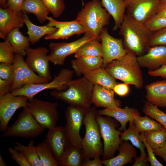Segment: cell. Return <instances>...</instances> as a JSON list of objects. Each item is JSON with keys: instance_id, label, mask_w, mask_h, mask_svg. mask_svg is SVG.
<instances>
[{"instance_id": "obj_1", "label": "cell", "mask_w": 166, "mask_h": 166, "mask_svg": "<svg viewBox=\"0 0 166 166\" xmlns=\"http://www.w3.org/2000/svg\"><path fill=\"white\" fill-rule=\"evenodd\" d=\"M119 29V34L122 37L123 45L127 52L138 57L147 51L150 48L152 32L144 24L126 14Z\"/></svg>"}, {"instance_id": "obj_2", "label": "cell", "mask_w": 166, "mask_h": 166, "mask_svg": "<svg viewBox=\"0 0 166 166\" xmlns=\"http://www.w3.org/2000/svg\"><path fill=\"white\" fill-rule=\"evenodd\" d=\"M140 67L137 56L127 52L122 57L112 61L105 69L115 79L140 89L143 85Z\"/></svg>"}, {"instance_id": "obj_3", "label": "cell", "mask_w": 166, "mask_h": 166, "mask_svg": "<svg viewBox=\"0 0 166 166\" xmlns=\"http://www.w3.org/2000/svg\"><path fill=\"white\" fill-rule=\"evenodd\" d=\"M65 90H54L51 93L55 98L61 100L69 105L88 109L92 104L94 85L85 77L70 80Z\"/></svg>"}, {"instance_id": "obj_4", "label": "cell", "mask_w": 166, "mask_h": 166, "mask_svg": "<svg viewBox=\"0 0 166 166\" xmlns=\"http://www.w3.org/2000/svg\"><path fill=\"white\" fill-rule=\"evenodd\" d=\"M79 11L75 19L87 32L100 41V34L108 25L111 15L103 8L99 0H92L86 3Z\"/></svg>"}, {"instance_id": "obj_5", "label": "cell", "mask_w": 166, "mask_h": 166, "mask_svg": "<svg viewBox=\"0 0 166 166\" xmlns=\"http://www.w3.org/2000/svg\"><path fill=\"white\" fill-rule=\"evenodd\" d=\"M97 110L92 107L86 112L83 124L85 129L82 138V147L85 159H93L97 155L103 156L104 148L99 125L96 120Z\"/></svg>"}, {"instance_id": "obj_6", "label": "cell", "mask_w": 166, "mask_h": 166, "mask_svg": "<svg viewBox=\"0 0 166 166\" xmlns=\"http://www.w3.org/2000/svg\"><path fill=\"white\" fill-rule=\"evenodd\" d=\"M45 129L38 122L26 107L14 123L8 127L1 137L32 139L41 135Z\"/></svg>"}, {"instance_id": "obj_7", "label": "cell", "mask_w": 166, "mask_h": 166, "mask_svg": "<svg viewBox=\"0 0 166 166\" xmlns=\"http://www.w3.org/2000/svg\"><path fill=\"white\" fill-rule=\"evenodd\" d=\"M96 120L99 125L104 143L102 160L113 157L121 142V132L117 129L119 124L114 118L97 114Z\"/></svg>"}, {"instance_id": "obj_8", "label": "cell", "mask_w": 166, "mask_h": 166, "mask_svg": "<svg viewBox=\"0 0 166 166\" xmlns=\"http://www.w3.org/2000/svg\"><path fill=\"white\" fill-rule=\"evenodd\" d=\"M74 72L67 68L61 70L54 76L50 82L39 84H30L10 92L15 96H22L27 97L29 100L40 92L46 89H51L59 91L65 90L68 88L67 84L72 79Z\"/></svg>"}, {"instance_id": "obj_9", "label": "cell", "mask_w": 166, "mask_h": 166, "mask_svg": "<svg viewBox=\"0 0 166 166\" xmlns=\"http://www.w3.org/2000/svg\"><path fill=\"white\" fill-rule=\"evenodd\" d=\"M57 102L43 101L33 98L26 106L38 122L48 130L57 126L59 118Z\"/></svg>"}, {"instance_id": "obj_10", "label": "cell", "mask_w": 166, "mask_h": 166, "mask_svg": "<svg viewBox=\"0 0 166 166\" xmlns=\"http://www.w3.org/2000/svg\"><path fill=\"white\" fill-rule=\"evenodd\" d=\"M94 39H97L86 32L82 37L71 42L50 43L49 45L50 50L48 55L49 61L54 65H63L68 56L75 54L83 45Z\"/></svg>"}, {"instance_id": "obj_11", "label": "cell", "mask_w": 166, "mask_h": 166, "mask_svg": "<svg viewBox=\"0 0 166 166\" xmlns=\"http://www.w3.org/2000/svg\"><path fill=\"white\" fill-rule=\"evenodd\" d=\"M13 65V83L10 92L26 85L44 83L50 81L34 72L26 64L22 55L16 54Z\"/></svg>"}, {"instance_id": "obj_12", "label": "cell", "mask_w": 166, "mask_h": 166, "mask_svg": "<svg viewBox=\"0 0 166 166\" xmlns=\"http://www.w3.org/2000/svg\"><path fill=\"white\" fill-rule=\"evenodd\" d=\"M88 110L69 105L65 112L66 122L64 128L66 136L71 144L82 148V138L80 132Z\"/></svg>"}, {"instance_id": "obj_13", "label": "cell", "mask_w": 166, "mask_h": 166, "mask_svg": "<svg viewBox=\"0 0 166 166\" xmlns=\"http://www.w3.org/2000/svg\"><path fill=\"white\" fill-rule=\"evenodd\" d=\"M29 99L22 96H15L9 92L0 97V131L4 132L10 119L16 111L26 107Z\"/></svg>"}, {"instance_id": "obj_14", "label": "cell", "mask_w": 166, "mask_h": 166, "mask_svg": "<svg viewBox=\"0 0 166 166\" xmlns=\"http://www.w3.org/2000/svg\"><path fill=\"white\" fill-rule=\"evenodd\" d=\"M99 38L101 41L103 52V62L101 67L105 69L113 61L124 56L127 52L125 48L123 39L115 38L108 33L104 27L101 32Z\"/></svg>"}, {"instance_id": "obj_15", "label": "cell", "mask_w": 166, "mask_h": 166, "mask_svg": "<svg viewBox=\"0 0 166 166\" xmlns=\"http://www.w3.org/2000/svg\"><path fill=\"white\" fill-rule=\"evenodd\" d=\"M127 15L144 24L156 13L160 0H125Z\"/></svg>"}, {"instance_id": "obj_16", "label": "cell", "mask_w": 166, "mask_h": 166, "mask_svg": "<svg viewBox=\"0 0 166 166\" xmlns=\"http://www.w3.org/2000/svg\"><path fill=\"white\" fill-rule=\"evenodd\" d=\"M49 50L44 47L32 48L29 47L26 51L25 62L28 66L40 77L50 81L52 77L49 66Z\"/></svg>"}, {"instance_id": "obj_17", "label": "cell", "mask_w": 166, "mask_h": 166, "mask_svg": "<svg viewBox=\"0 0 166 166\" xmlns=\"http://www.w3.org/2000/svg\"><path fill=\"white\" fill-rule=\"evenodd\" d=\"M45 140L61 165L71 144L64 127L56 126L49 129Z\"/></svg>"}, {"instance_id": "obj_18", "label": "cell", "mask_w": 166, "mask_h": 166, "mask_svg": "<svg viewBox=\"0 0 166 166\" xmlns=\"http://www.w3.org/2000/svg\"><path fill=\"white\" fill-rule=\"evenodd\" d=\"M24 22L23 13L9 8H0V37L5 40L7 34L13 30L22 27Z\"/></svg>"}, {"instance_id": "obj_19", "label": "cell", "mask_w": 166, "mask_h": 166, "mask_svg": "<svg viewBox=\"0 0 166 166\" xmlns=\"http://www.w3.org/2000/svg\"><path fill=\"white\" fill-rule=\"evenodd\" d=\"M137 59L141 67L149 70L156 69L166 65V46L150 47L145 54L137 57Z\"/></svg>"}, {"instance_id": "obj_20", "label": "cell", "mask_w": 166, "mask_h": 166, "mask_svg": "<svg viewBox=\"0 0 166 166\" xmlns=\"http://www.w3.org/2000/svg\"><path fill=\"white\" fill-rule=\"evenodd\" d=\"M97 114L109 116L116 120L121 124L119 130L121 132L126 129V125L128 122L133 120L136 117L140 116V114L137 109L126 106L124 108L117 107L105 108L97 111Z\"/></svg>"}, {"instance_id": "obj_21", "label": "cell", "mask_w": 166, "mask_h": 166, "mask_svg": "<svg viewBox=\"0 0 166 166\" xmlns=\"http://www.w3.org/2000/svg\"><path fill=\"white\" fill-rule=\"evenodd\" d=\"M114 91L113 89L99 85H94L92 101L96 107L104 108L120 107V101L114 97Z\"/></svg>"}, {"instance_id": "obj_22", "label": "cell", "mask_w": 166, "mask_h": 166, "mask_svg": "<svg viewBox=\"0 0 166 166\" xmlns=\"http://www.w3.org/2000/svg\"><path fill=\"white\" fill-rule=\"evenodd\" d=\"M117 150L119 153L117 156L101 160L103 165L105 166H123L128 163H132L133 158L136 157V149L128 141L121 142Z\"/></svg>"}, {"instance_id": "obj_23", "label": "cell", "mask_w": 166, "mask_h": 166, "mask_svg": "<svg viewBox=\"0 0 166 166\" xmlns=\"http://www.w3.org/2000/svg\"><path fill=\"white\" fill-rule=\"evenodd\" d=\"M145 89L147 101L158 107L166 108V79L149 84Z\"/></svg>"}, {"instance_id": "obj_24", "label": "cell", "mask_w": 166, "mask_h": 166, "mask_svg": "<svg viewBox=\"0 0 166 166\" xmlns=\"http://www.w3.org/2000/svg\"><path fill=\"white\" fill-rule=\"evenodd\" d=\"M102 6L112 17L114 24L113 31L119 29L126 15L125 0H101Z\"/></svg>"}, {"instance_id": "obj_25", "label": "cell", "mask_w": 166, "mask_h": 166, "mask_svg": "<svg viewBox=\"0 0 166 166\" xmlns=\"http://www.w3.org/2000/svg\"><path fill=\"white\" fill-rule=\"evenodd\" d=\"M83 76L94 85H99L113 89L118 83L105 69L100 67L83 73Z\"/></svg>"}, {"instance_id": "obj_26", "label": "cell", "mask_w": 166, "mask_h": 166, "mask_svg": "<svg viewBox=\"0 0 166 166\" xmlns=\"http://www.w3.org/2000/svg\"><path fill=\"white\" fill-rule=\"evenodd\" d=\"M103 62L101 57L82 56L72 60L71 65L76 75L80 77L84 72L101 67Z\"/></svg>"}, {"instance_id": "obj_27", "label": "cell", "mask_w": 166, "mask_h": 166, "mask_svg": "<svg viewBox=\"0 0 166 166\" xmlns=\"http://www.w3.org/2000/svg\"><path fill=\"white\" fill-rule=\"evenodd\" d=\"M23 17L24 24L27 29L29 39L32 44H35L44 36L53 33L58 29L47 24L42 26L35 25L30 21L27 14L23 13Z\"/></svg>"}, {"instance_id": "obj_28", "label": "cell", "mask_w": 166, "mask_h": 166, "mask_svg": "<svg viewBox=\"0 0 166 166\" xmlns=\"http://www.w3.org/2000/svg\"><path fill=\"white\" fill-rule=\"evenodd\" d=\"M21 10L23 13L34 14L41 23L47 20L50 13L42 0H24Z\"/></svg>"}, {"instance_id": "obj_29", "label": "cell", "mask_w": 166, "mask_h": 166, "mask_svg": "<svg viewBox=\"0 0 166 166\" xmlns=\"http://www.w3.org/2000/svg\"><path fill=\"white\" fill-rule=\"evenodd\" d=\"M8 40L13 47L15 54L26 55V49L30 47V42L28 37L23 35L19 28L15 29L7 35Z\"/></svg>"}, {"instance_id": "obj_30", "label": "cell", "mask_w": 166, "mask_h": 166, "mask_svg": "<svg viewBox=\"0 0 166 166\" xmlns=\"http://www.w3.org/2000/svg\"><path fill=\"white\" fill-rule=\"evenodd\" d=\"M129 122L128 128L121 132L120 139L121 142L129 140L133 146L140 150L141 154H146L144 149L145 146L141 140L140 133L136 128L133 120Z\"/></svg>"}, {"instance_id": "obj_31", "label": "cell", "mask_w": 166, "mask_h": 166, "mask_svg": "<svg viewBox=\"0 0 166 166\" xmlns=\"http://www.w3.org/2000/svg\"><path fill=\"white\" fill-rule=\"evenodd\" d=\"M36 147L42 166L60 165L45 140L39 143Z\"/></svg>"}, {"instance_id": "obj_32", "label": "cell", "mask_w": 166, "mask_h": 166, "mask_svg": "<svg viewBox=\"0 0 166 166\" xmlns=\"http://www.w3.org/2000/svg\"><path fill=\"white\" fill-rule=\"evenodd\" d=\"M85 160L82 148L71 144L61 166H82Z\"/></svg>"}, {"instance_id": "obj_33", "label": "cell", "mask_w": 166, "mask_h": 166, "mask_svg": "<svg viewBox=\"0 0 166 166\" xmlns=\"http://www.w3.org/2000/svg\"><path fill=\"white\" fill-rule=\"evenodd\" d=\"M14 144V148L23 154L30 166H42L33 140L30 141L27 146L18 142Z\"/></svg>"}, {"instance_id": "obj_34", "label": "cell", "mask_w": 166, "mask_h": 166, "mask_svg": "<svg viewBox=\"0 0 166 166\" xmlns=\"http://www.w3.org/2000/svg\"><path fill=\"white\" fill-rule=\"evenodd\" d=\"M94 39L83 45L75 54L74 57L95 56L103 57V52L101 43Z\"/></svg>"}, {"instance_id": "obj_35", "label": "cell", "mask_w": 166, "mask_h": 166, "mask_svg": "<svg viewBox=\"0 0 166 166\" xmlns=\"http://www.w3.org/2000/svg\"><path fill=\"white\" fill-rule=\"evenodd\" d=\"M133 121L136 128L140 133L157 131L164 128L160 123L152 119L146 115L144 117L137 116Z\"/></svg>"}, {"instance_id": "obj_36", "label": "cell", "mask_w": 166, "mask_h": 166, "mask_svg": "<svg viewBox=\"0 0 166 166\" xmlns=\"http://www.w3.org/2000/svg\"><path fill=\"white\" fill-rule=\"evenodd\" d=\"M144 136L153 150L162 148L166 143V129L145 132Z\"/></svg>"}, {"instance_id": "obj_37", "label": "cell", "mask_w": 166, "mask_h": 166, "mask_svg": "<svg viewBox=\"0 0 166 166\" xmlns=\"http://www.w3.org/2000/svg\"><path fill=\"white\" fill-rule=\"evenodd\" d=\"M143 111L146 115L155 119L166 129V113L160 110L158 107L147 101L143 107Z\"/></svg>"}, {"instance_id": "obj_38", "label": "cell", "mask_w": 166, "mask_h": 166, "mask_svg": "<svg viewBox=\"0 0 166 166\" xmlns=\"http://www.w3.org/2000/svg\"><path fill=\"white\" fill-rule=\"evenodd\" d=\"M47 20L49 21L47 24L50 26L57 28L65 27L69 29L77 35L86 32L84 28L76 20L70 21H58L49 17Z\"/></svg>"}, {"instance_id": "obj_39", "label": "cell", "mask_w": 166, "mask_h": 166, "mask_svg": "<svg viewBox=\"0 0 166 166\" xmlns=\"http://www.w3.org/2000/svg\"><path fill=\"white\" fill-rule=\"evenodd\" d=\"M16 54L14 49L7 39L0 42V62L13 65Z\"/></svg>"}, {"instance_id": "obj_40", "label": "cell", "mask_w": 166, "mask_h": 166, "mask_svg": "<svg viewBox=\"0 0 166 166\" xmlns=\"http://www.w3.org/2000/svg\"><path fill=\"white\" fill-rule=\"evenodd\" d=\"M55 18L60 17L65 8L64 0H42Z\"/></svg>"}, {"instance_id": "obj_41", "label": "cell", "mask_w": 166, "mask_h": 166, "mask_svg": "<svg viewBox=\"0 0 166 166\" xmlns=\"http://www.w3.org/2000/svg\"><path fill=\"white\" fill-rule=\"evenodd\" d=\"M144 24L151 32H153L166 27V18L156 14Z\"/></svg>"}, {"instance_id": "obj_42", "label": "cell", "mask_w": 166, "mask_h": 166, "mask_svg": "<svg viewBox=\"0 0 166 166\" xmlns=\"http://www.w3.org/2000/svg\"><path fill=\"white\" fill-rule=\"evenodd\" d=\"M149 45L150 47L159 45L166 46V27L152 32Z\"/></svg>"}, {"instance_id": "obj_43", "label": "cell", "mask_w": 166, "mask_h": 166, "mask_svg": "<svg viewBox=\"0 0 166 166\" xmlns=\"http://www.w3.org/2000/svg\"><path fill=\"white\" fill-rule=\"evenodd\" d=\"M57 28V30L54 33L46 35L44 39L46 40L68 39L75 34L73 32L67 28L61 27Z\"/></svg>"}, {"instance_id": "obj_44", "label": "cell", "mask_w": 166, "mask_h": 166, "mask_svg": "<svg viewBox=\"0 0 166 166\" xmlns=\"http://www.w3.org/2000/svg\"><path fill=\"white\" fill-rule=\"evenodd\" d=\"M11 158L20 166H30L23 154L14 148L8 147Z\"/></svg>"}, {"instance_id": "obj_45", "label": "cell", "mask_w": 166, "mask_h": 166, "mask_svg": "<svg viewBox=\"0 0 166 166\" xmlns=\"http://www.w3.org/2000/svg\"><path fill=\"white\" fill-rule=\"evenodd\" d=\"M144 132L140 133L141 139L147 149L148 161L150 162L151 165V166H163V164L156 158L153 149L146 141L144 136Z\"/></svg>"}, {"instance_id": "obj_46", "label": "cell", "mask_w": 166, "mask_h": 166, "mask_svg": "<svg viewBox=\"0 0 166 166\" xmlns=\"http://www.w3.org/2000/svg\"><path fill=\"white\" fill-rule=\"evenodd\" d=\"M13 65L0 63V78L13 82Z\"/></svg>"}, {"instance_id": "obj_47", "label": "cell", "mask_w": 166, "mask_h": 166, "mask_svg": "<svg viewBox=\"0 0 166 166\" xmlns=\"http://www.w3.org/2000/svg\"><path fill=\"white\" fill-rule=\"evenodd\" d=\"M113 90L116 94L121 96L126 95L129 90L128 84L124 83H117L114 86Z\"/></svg>"}, {"instance_id": "obj_48", "label": "cell", "mask_w": 166, "mask_h": 166, "mask_svg": "<svg viewBox=\"0 0 166 166\" xmlns=\"http://www.w3.org/2000/svg\"><path fill=\"white\" fill-rule=\"evenodd\" d=\"M13 83L9 81L0 78V97H1L10 91Z\"/></svg>"}, {"instance_id": "obj_49", "label": "cell", "mask_w": 166, "mask_h": 166, "mask_svg": "<svg viewBox=\"0 0 166 166\" xmlns=\"http://www.w3.org/2000/svg\"><path fill=\"white\" fill-rule=\"evenodd\" d=\"M24 0H8L7 8L16 11H21V8Z\"/></svg>"}, {"instance_id": "obj_50", "label": "cell", "mask_w": 166, "mask_h": 166, "mask_svg": "<svg viewBox=\"0 0 166 166\" xmlns=\"http://www.w3.org/2000/svg\"><path fill=\"white\" fill-rule=\"evenodd\" d=\"M148 74L152 77H160L166 78V65L161 66L156 69L149 70L148 72Z\"/></svg>"}, {"instance_id": "obj_51", "label": "cell", "mask_w": 166, "mask_h": 166, "mask_svg": "<svg viewBox=\"0 0 166 166\" xmlns=\"http://www.w3.org/2000/svg\"><path fill=\"white\" fill-rule=\"evenodd\" d=\"M100 156H96L93 159H85L82 166H102L101 160L100 159Z\"/></svg>"}, {"instance_id": "obj_52", "label": "cell", "mask_w": 166, "mask_h": 166, "mask_svg": "<svg viewBox=\"0 0 166 166\" xmlns=\"http://www.w3.org/2000/svg\"><path fill=\"white\" fill-rule=\"evenodd\" d=\"M135 161L133 166H148V157L146 154H142L135 158Z\"/></svg>"}, {"instance_id": "obj_53", "label": "cell", "mask_w": 166, "mask_h": 166, "mask_svg": "<svg viewBox=\"0 0 166 166\" xmlns=\"http://www.w3.org/2000/svg\"><path fill=\"white\" fill-rule=\"evenodd\" d=\"M153 151L155 155L160 156L166 162V143L162 148Z\"/></svg>"}, {"instance_id": "obj_54", "label": "cell", "mask_w": 166, "mask_h": 166, "mask_svg": "<svg viewBox=\"0 0 166 166\" xmlns=\"http://www.w3.org/2000/svg\"><path fill=\"white\" fill-rule=\"evenodd\" d=\"M156 14L166 18V5L160 4L158 7Z\"/></svg>"}, {"instance_id": "obj_55", "label": "cell", "mask_w": 166, "mask_h": 166, "mask_svg": "<svg viewBox=\"0 0 166 166\" xmlns=\"http://www.w3.org/2000/svg\"><path fill=\"white\" fill-rule=\"evenodd\" d=\"M8 0H0L1 7L3 8H7V2Z\"/></svg>"}, {"instance_id": "obj_56", "label": "cell", "mask_w": 166, "mask_h": 166, "mask_svg": "<svg viewBox=\"0 0 166 166\" xmlns=\"http://www.w3.org/2000/svg\"><path fill=\"white\" fill-rule=\"evenodd\" d=\"M0 166H6L7 164L4 161L1 155L0 154Z\"/></svg>"}, {"instance_id": "obj_57", "label": "cell", "mask_w": 166, "mask_h": 166, "mask_svg": "<svg viewBox=\"0 0 166 166\" xmlns=\"http://www.w3.org/2000/svg\"><path fill=\"white\" fill-rule=\"evenodd\" d=\"M160 4L163 5H166V0H160Z\"/></svg>"}, {"instance_id": "obj_58", "label": "cell", "mask_w": 166, "mask_h": 166, "mask_svg": "<svg viewBox=\"0 0 166 166\" xmlns=\"http://www.w3.org/2000/svg\"><path fill=\"white\" fill-rule=\"evenodd\" d=\"M81 0V2H82V6H84V5H85V3H84V0Z\"/></svg>"}]
</instances>
